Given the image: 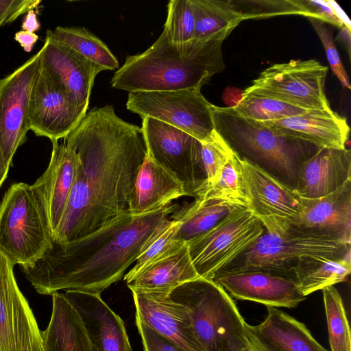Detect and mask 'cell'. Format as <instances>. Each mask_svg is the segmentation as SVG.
<instances>
[{
    "label": "cell",
    "instance_id": "6da1fadb",
    "mask_svg": "<svg viewBox=\"0 0 351 351\" xmlns=\"http://www.w3.org/2000/svg\"><path fill=\"white\" fill-rule=\"evenodd\" d=\"M64 139L79 166L53 235L59 243L85 237L128 212L147 155L142 128L119 118L112 105L92 108Z\"/></svg>",
    "mask_w": 351,
    "mask_h": 351
},
{
    "label": "cell",
    "instance_id": "7a4b0ae2",
    "mask_svg": "<svg viewBox=\"0 0 351 351\" xmlns=\"http://www.w3.org/2000/svg\"><path fill=\"white\" fill-rule=\"evenodd\" d=\"M178 206L170 204L141 215L124 213L80 239L66 243L53 241L40 259L21 267L22 271L42 295H52L59 290L100 295L119 281L169 226L171 215Z\"/></svg>",
    "mask_w": 351,
    "mask_h": 351
},
{
    "label": "cell",
    "instance_id": "3957f363",
    "mask_svg": "<svg viewBox=\"0 0 351 351\" xmlns=\"http://www.w3.org/2000/svg\"><path fill=\"white\" fill-rule=\"evenodd\" d=\"M237 25L182 43H172L162 31L145 51L126 56L111 86L129 93L201 88L225 69L222 44Z\"/></svg>",
    "mask_w": 351,
    "mask_h": 351
},
{
    "label": "cell",
    "instance_id": "277c9868",
    "mask_svg": "<svg viewBox=\"0 0 351 351\" xmlns=\"http://www.w3.org/2000/svg\"><path fill=\"white\" fill-rule=\"evenodd\" d=\"M216 132L240 158L246 159L295 188L301 165L319 149L283 136L263 122L238 114L231 107L211 105Z\"/></svg>",
    "mask_w": 351,
    "mask_h": 351
},
{
    "label": "cell",
    "instance_id": "5b68a950",
    "mask_svg": "<svg viewBox=\"0 0 351 351\" xmlns=\"http://www.w3.org/2000/svg\"><path fill=\"white\" fill-rule=\"evenodd\" d=\"M168 297L184 307L206 351H240L247 346L246 322L232 298L215 282L199 277L177 287Z\"/></svg>",
    "mask_w": 351,
    "mask_h": 351
},
{
    "label": "cell",
    "instance_id": "8992f818",
    "mask_svg": "<svg viewBox=\"0 0 351 351\" xmlns=\"http://www.w3.org/2000/svg\"><path fill=\"white\" fill-rule=\"evenodd\" d=\"M53 237L36 186L14 183L0 204V252L14 266L29 267L51 247Z\"/></svg>",
    "mask_w": 351,
    "mask_h": 351
},
{
    "label": "cell",
    "instance_id": "52a82bcc",
    "mask_svg": "<svg viewBox=\"0 0 351 351\" xmlns=\"http://www.w3.org/2000/svg\"><path fill=\"white\" fill-rule=\"evenodd\" d=\"M351 242L308 234L295 228L281 234H263L215 276L261 271L293 278L297 263L308 257L340 259L350 254Z\"/></svg>",
    "mask_w": 351,
    "mask_h": 351
},
{
    "label": "cell",
    "instance_id": "ba28073f",
    "mask_svg": "<svg viewBox=\"0 0 351 351\" xmlns=\"http://www.w3.org/2000/svg\"><path fill=\"white\" fill-rule=\"evenodd\" d=\"M265 230L247 208L234 209L210 230L186 242L197 274L210 279L245 252Z\"/></svg>",
    "mask_w": 351,
    "mask_h": 351
},
{
    "label": "cell",
    "instance_id": "9c48e42d",
    "mask_svg": "<svg viewBox=\"0 0 351 351\" xmlns=\"http://www.w3.org/2000/svg\"><path fill=\"white\" fill-rule=\"evenodd\" d=\"M142 121L147 154L197 198L206 180L201 142L186 132L151 117Z\"/></svg>",
    "mask_w": 351,
    "mask_h": 351
},
{
    "label": "cell",
    "instance_id": "30bf717a",
    "mask_svg": "<svg viewBox=\"0 0 351 351\" xmlns=\"http://www.w3.org/2000/svg\"><path fill=\"white\" fill-rule=\"evenodd\" d=\"M210 104L200 88L129 93L126 108L142 119L151 117L180 129L200 142L215 130Z\"/></svg>",
    "mask_w": 351,
    "mask_h": 351
},
{
    "label": "cell",
    "instance_id": "8fae6325",
    "mask_svg": "<svg viewBox=\"0 0 351 351\" xmlns=\"http://www.w3.org/2000/svg\"><path fill=\"white\" fill-rule=\"evenodd\" d=\"M328 70L315 59L274 64L243 92L274 97L307 110H329L324 90Z\"/></svg>",
    "mask_w": 351,
    "mask_h": 351
},
{
    "label": "cell",
    "instance_id": "7c38bea8",
    "mask_svg": "<svg viewBox=\"0 0 351 351\" xmlns=\"http://www.w3.org/2000/svg\"><path fill=\"white\" fill-rule=\"evenodd\" d=\"M247 209L265 231L281 234L300 223L301 197L295 190L254 163L241 158Z\"/></svg>",
    "mask_w": 351,
    "mask_h": 351
},
{
    "label": "cell",
    "instance_id": "4fadbf2b",
    "mask_svg": "<svg viewBox=\"0 0 351 351\" xmlns=\"http://www.w3.org/2000/svg\"><path fill=\"white\" fill-rule=\"evenodd\" d=\"M42 51L41 47L12 73L0 80V149L10 165L29 130V100Z\"/></svg>",
    "mask_w": 351,
    "mask_h": 351
},
{
    "label": "cell",
    "instance_id": "5bb4252c",
    "mask_svg": "<svg viewBox=\"0 0 351 351\" xmlns=\"http://www.w3.org/2000/svg\"><path fill=\"white\" fill-rule=\"evenodd\" d=\"M13 268L0 252V351H44L41 331Z\"/></svg>",
    "mask_w": 351,
    "mask_h": 351
},
{
    "label": "cell",
    "instance_id": "9a60e30c",
    "mask_svg": "<svg viewBox=\"0 0 351 351\" xmlns=\"http://www.w3.org/2000/svg\"><path fill=\"white\" fill-rule=\"evenodd\" d=\"M87 110L79 107L65 89L39 67L30 93L29 130L52 141L65 138Z\"/></svg>",
    "mask_w": 351,
    "mask_h": 351
},
{
    "label": "cell",
    "instance_id": "2e32d148",
    "mask_svg": "<svg viewBox=\"0 0 351 351\" xmlns=\"http://www.w3.org/2000/svg\"><path fill=\"white\" fill-rule=\"evenodd\" d=\"M40 68L62 86L79 107L88 110L94 80L104 69L46 35Z\"/></svg>",
    "mask_w": 351,
    "mask_h": 351
},
{
    "label": "cell",
    "instance_id": "e0dca14e",
    "mask_svg": "<svg viewBox=\"0 0 351 351\" xmlns=\"http://www.w3.org/2000/svg\"><path fill=\"white\" fill-rule=\"evenodd\" d=\"M232 298L274 307L295 308L306 299L292 278L261 271H243L213 277Z\"/></svg>",
    "mask_w": 351,
    "mask_h": 351
},
{
    "label": "cell",
    "instance_id": "ac0fdd59",
    "mask_svg": "<svg viewBox=\"0 0 351 351\" xmlns=\"http://www.w3.org/2000/svg\"><path fill=\"white\" fill-rule=\"evenodd\" d=\"M136 317L182 351H206L197 339L183 306L167 293H132Z\"/></svg>",
    "mask_w": 351,
    "mask_h": 351
},
{
    "label": "cell",
    "instance_id": "d6986e66",
    "mask_svg": "<svg viewBox=\"0 0 351 351\" xmlns=\"http://www.w3.org/2000/svg\"><path fill=\"white\" fill-rule=\"evenodd\" d=\"M63 294L80 316L95 351H132L123 321L100 295L77 290Z\"/></svg>",
    "mask_w": 351,
    "mask_h": 351
},
{
    "label": "cell",
    "instance_id": "ffe728a7",
    "mask_svg": "<svg viewBox=\"0 0 351 351\" xmlns=\"http://www.w3.org/2000/svg\"><path fill=\"white\" fill-rule=\"evenodd\" d=\"M302 213L295 229L351 242V178L318 198L301 197Z\"/></svg>",
    "mask_w": 351,
    "mask_h": 351
},
{
    "label": "cell",
    "instance_id": "44dd1931",
    "mask_svg": "<svg viewBox=\"0 0 351 351\" xmlns=\"http://www.w3.org/2000/svg\"><path fill=\"white\" fill-rule=\"evenodd\" d=\"M79 158L66 143L52 141L49 165L34 184L43 199L53 237L64 215L76 179Z\"/></svg>",
    "mask_w": 351,
    "mask_h": 351
},
{
    "label": "cell",
    "instance_id": "7402d4cb",
    "mask_svg": "<svg viewBox=\"0 0 351 351\" xmlns=\"http://www.w3.org/2000/svg\"><path fill=\"white\" fill-rule=\"evenodd\" d=\"M263 123L283 136L306 141L319 149H345L350 134L346 119L332 109L310 110Z\"/></svg>",
    "mask_w": 351,
    "mask_h": 351
},
{
    "label": "cell",
    "instance_id": "603a6c76",
    "mask_svg": "<svg viewBox=\"0 0 351 351\" xmlns=\"http://www.w3.org/2000/svg\"><path fill=\"white\" fill-rule=\"evenodd\" d=\"M351 178L350 149H319L300 166L295 190L304 198H318Z\"/></svg>",
    "mask_w": 351,
    "mask_h": 351
},
{
    "label": "cell",
    "instance_id": "cb8c5ba5",
    "mask_svg": "<svg viewBox=\"0 0 351 351\" xmlns=\"http://www.w3.org/2000/svg\"><path fill=\"white\" fill-rule=\"evenodd\" d=\"M187 196L183 184L146 155L136 176L128 213L141 215L165 208Z\"/></svg>",
    "mask_w": 351,
    "mask_h": 351
},
{
    "label": "cell",
    "instance_id": "d4e9b609",
    "mask_svg": "<svg viewBox=\"0 0 351 351\" xmlns=\"http://www.w3.org/2000/svg\"><path fill=\"white\" fill-rule=\"evenodd\" d=\"M267 314L258 325L245 328L270 351H328L306 326L277 307L267 306Z\"/></svg>",
    "mask_w": 351,
    "mask_h": 351
},
{
    "label": "cell",
    "instance_id": "484cf974",
    "mask_svg": "<svg viewBox=\"0 0 351 351\" xmlns=\"http://www.w3.org/2000/svg\"><path fill=\"white\" fill-rule=\"evenodd\" d=\"M199 277L186 243L180 249L153 262L125 281L132 293L169 294L182 284Z\"/></svg>",
    "mask_w": 351,
    "mask_h": 351
},
{
    "label": "cell",
    "instance_id": "4316f807",
    "mask_svg": "<svg viewBox=\"0 0 351 351\" xmlns=\"http://www.w3.org/2000/svg\"><path fill=\"white\" fill-rule=\"evenodd\" d=\"M52 295V312L41 331L44 351H95L76 311L63 293Z\"/></svg>",
    "mask_w": 351,
    "mask_h": 351
},
{
    "label": "cell",
    "instance_id": "83f0119b",
    "mask_svg": "<svg viewBox=\"0 0 351 351\" xmlns=\"http://www.w3.org/2000/svg\"><path fill=\"white\" fill-rule=\"evenodd\" d=\"M238 207L219 199L197 198L178 206L171 219L179 222L178 236L186 243L210 230Z\"/></svg>",
    "mask_w": 351,
    "mask_h": 351
},
{
    "label": "cell",
    "instance_id": "f1b7e54d",
    "mask_svg": "<svg viewBox=\"0 0 351 351\" xmlns=\"http://www.w3.org/2000/svg\"><path fill=\"white\" fill-rule=\"evenodd\" d=\"M351 271L350 254L340 259L308 257L293 269V278L305 297L318 290L346 281Z\"/></svg>",
    "mask_w": 351,
    "mask_h": 351
},
{
    "label": "cell",
    "instance_id": "f546056e",
    "mask_svg": "<svg viewBox=\"0 0 351 351\" xmlns=\"http://www.w3.org/2000/svg\"><path fill=\"white\" fill-rule=\"evenodd\" d=\"M46 35L69 46L104 70H114L119 66L108 46L84 27L58 26L53 31L47 30Z\"/></svg>",
    "mask_w": 351,
    "mask_h": 351
},
{
    "label": "cell",
    "instance_id": "4dcf8cb0",
    "mask_svg": "<svg viewBox=\"0 0 351 351\" xmlns=\"http://www.w3.org/2000/svg\"><path fill=\"white\" fill-rule=\"evenodd\" d=\"M195 16L193 38L210 36L243 21L232 1L191 0Z\"/></svg>",
    "mask_w": 351,
    "mask_h": 351
},
{
    "label": "cell",
    "instance_id": "1f68e13d",
    "mask_svg": "<svg viewBox=\"0 0 351 351\" xmlns=\"http://www.w3.org/2000/svg\"><path fill=\"white\" fill-rule=\"evenodd\" d=\"M232 107L240 115L262 122L280 120L310 111L274 97L245 92H243L240 100Z\"/></svg>",
    "mask_w": 351,
    "mask_h": 351
},
{
    "label": "cell",
    "instance_id": "d6a6232c",
    "mask_svg": "<svg viewBox=\"0 0 351 351\" xmlns=\"http://www.w3.org/2000/svg\"><path fill=\"white\" fill-rule=\"evenodd\" d=\"M197 198L219 199L247 208L241 158L234 152L215 182L206 187Z\"/></svg>",
    "mask_w": 351,
    "mask_h": 351
},
{
    "label": "cell",
    "instance_id": "836d02e7",
    "mask_svg": "<svg viewBox=\"0 0 351 351\" xmlns=\"http://www.w3.org/2000/svg\"><path fill=\"white\" fill-rule=\"evenodd\" d=\"M331 351H351L350 329L343 300L334 286L322 289Z\"/></svg>",
    "mask_w": 351,
    "mask_h": 351
},
{
    "label": "cell",
    "instance_id": "e575fe53",
    "mask_svg": "<svg viewBox=\"0 0 351 351\" xmlns=\"http://www.w3.org/2000/svg\"><path fill=\"white\" fill-rule=\"evenodd\" d=\"M163 32L174 43H185L193 38L195 16L191 0H171L169 2Z\"/></svg>",
    "mask_w": 351,
    "mask_h": 351
},
{
    "label": "cell",
    "instance_id": "d590c367",
    "mask_svg": "<svg viewBox=\"0 0 351 351\" xmlns=\"http://www.w3.org/2000/svg\"><path fill=\"white\" fill-rule=\"evenodd\" d=\"M178 221L171 219L169 226L157 237L156 240L136 259L134 266L124 276L126 280L153 262L180 249L186 242L178 236Z\"/></svg>",
    "mask_w": 351,
    "mask_h": 351
},
{
    "label": "cell",
    "instance_id": "8d00e7d4",
    "mask_svg": "<svg viewBox=\"0 0 351 351\" xmlns=\"http://www.w3.org/2000/svg\"><path fill=\"white\" fill-rule=\"evenodd\" d=\"M201 146L206 180L199 195L206 187L215 182L227 161L234 153L215 130L208 140L201 142Z\"/></svg>",
    "mask_w": 351,
    "mask_h": 351
},
{
    "label": "cell",
    "instance_id": "74e56055",
    "mask_svg": "<svg viewBox=\"0 0 351 351\" xmlns=\"http://www.w3.org/2000/svg\"><path fill=\"white\" fill-rule=\"evenodd\" d=\"M309 20L325 49L326 57L332 73L345 88L350 89V84L348 75L341 62L331 31L325 25L324 22L314 19H309Z\"/></svg>",
    "mask_w": 351,
    "mask_h": 351
},
{
    "label": "cell",
    "instance_id": "f35d334b",
    "mask_svg": "<svg viewBox=\"0 0 351 351\" xmlns=\"http://www.w3.org/2000/svg\"><path fill=\"white\" fill-rule=\"evenodd\" d=\"M41 0H0V27L11 23L31 10H36Z\"/></svg>",
    "mask_w": 351,
    "mask_h": 351
},
{
    "label": "cell",
    "instance_id": "ab89813d",
    "mask_svg": "<svg viewBox=\"0 0 351 351\" xmlns=\"http://www.w3.org/2000/svg\"><path fill=\"white\" fill-rule=\"evenodd\" d=\"M136 324L141 337L144 351H182L137 317Z\"/></svg>",
    "mask_w": 351,
    "mask_h": 351
},
{
    "label": "cell",
    "instance_id": "60d3db41",
    "mask_svg": "<svg viewBox=\"0 0 351 351\" xmlns=\"http://www.w3.org/2000/svg\"><path fill=\"white\" fill-rule=\"evenodd\" d=\"M301 1L309 19L326 22L339 28L343 27L335 16L326 0H301Z\"/></svg>",
    "mask_w": 351,
    "mask_h": 351
},
{
    "label": "cell",
    "instance_id": "b9f144b4",
    "mask_svg": "<svg viewBox=\"0 0 351 351\" xmlns=\"http://www.w3.org/2000/svg\"><path fill=\"white\" fill-rule=\"evenodd\" d=\"M14 40L20 44L24 51L30 52L38 40V36L35 33L21 29L15 34Z\"/></svg>",
    "mask_w": 351,
    "mask_h": 351
},
{
    "label": "cell",
    "instance_id": "7bdbcfd3",
    "mask_svg": "<svg viewBox=\"0 0 351 351\" xmlns=\"http://www.w3.org/2000/svg\"><path fill=\"white\" fill-rule=\"evenodd\" d=\"M40 27L34 10H31L26 13L21 25L22 30L34 33Z\"/></svg>",
    "mask_w": 351,
    "mask_h": 351
},
{
    "label": "cell",
    "instance_id": "ee69618b",
    "mask_svg": "<svg viewBox=\"0 0 351 351\" xmlns=\"http://www.w3.org/2000/svg\"><path fill=\"white\" fill-rule=\"evenodd\" d=\"M328 4L331 8L335 16L343 24L348 31H351V23L349 18L340 7V5L333 0H326Z\"/></svg>",
    "mask_w": 351,
    "mask_h": 351
},
{
    "label": "cell",
    "instance_id": "f6af8a7d",
    "mask_svg": "<svg viewBox=\"0 0 351 351\" xmlns=\"http://www.w3.org/2000/svg\"><path fill=\"white\" fill-rule=\"evenodd\" d=\"M245 331L247 339V344L240 351H270L265 346H264L246 328Z\"/></svg>",
    "mask_w": 351,
    "mask_h": 351
},
{
    "label": "cell",
    "instance_id": "bcb514c9",
    "mask_svg": "<svg viewBox=\"0 0 351 351\" xmlns=\"http://www.w3.org/2000/svg\"><path fill=\"white\" fill-rule=\"evenodd\" d=\"M10 167L0 149V188L7 178Z\"/></svg>",
    "mask_w": 351,
    "mask_h": 351
}]
</instances>
